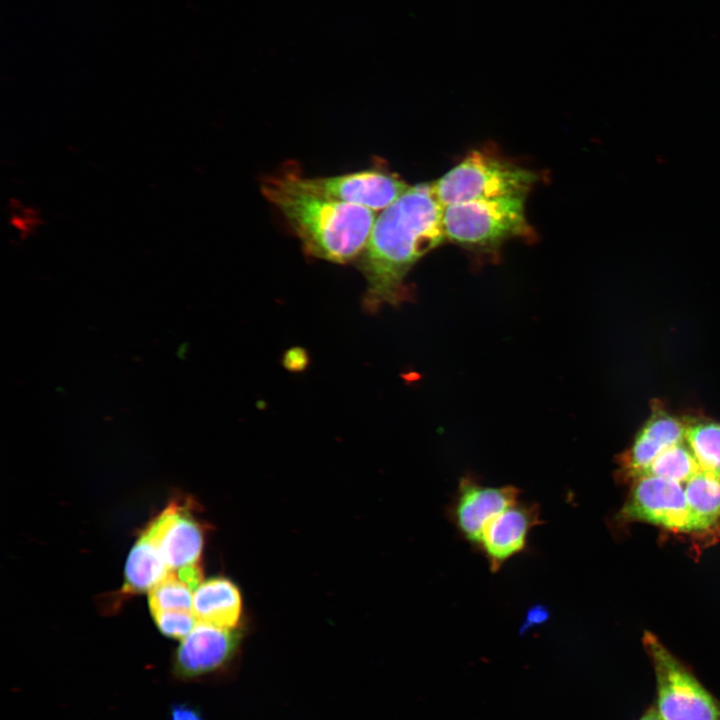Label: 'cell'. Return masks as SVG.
<instances>
[{
  "instance_id": "obj_1",
  "label": "cell",
  "mask_w": 720,
  "mask_h": 720,
  "mask_svg": "<svg viewBox=\"0 0 720 720\" xmlns=\"http://www.w3.org/2000/svg\"><path fill=\"white\" fill-rule=\"evenodd\" d=\"M444 240L443 207L432 183L410 186L377 215L359 256L367 281L366 309L376 311L385 304L401 302L411 268Z\"/></svg>"
},
{
  "instance_id": "obj_2",
  "label": "cell",
  "mask_w": 720,
  "mask_h": 720,
  "mask_svg": "<svg viewBox=\"0 0 720 720\" xmlns=\"http://www.w3.org/2000/svg\"><path fill=\"white\" fill-rule=\"evenodd\" d=\"M296 167L266 176L261 193L281 214L312 257L345 264L361 255L377 212L344 203L304 188Z\"/></svg>"
},
{
  "instance_id": "obj_3",
  "label": "cell",
  "mask_w": 720,
  "mask_h": 720,
  "mask_svg": "<svg viewBox=\"0 0 720 720\" xmlns=\"http://www.w3.org/2000/svg\"><path fill=\"white\" fill-rule=\"evenodd\" d=\"M527 195H510L452 204L443 208L445 237L474 251L490 252L534 231L525 213Z\"/></svg>"
},
{
  "instance_id": "obj_4",
  "label": "cell",
  "mask_w": 720,
  "mask_h": 720,
  "mask_svg": "<svg viewBox=\"0 0 720 720\" xmlns=\"http://www.w3.org/2000/svg\"><path fill=\"white\" fill-rule=\"evenodd\" d=\"M538 175L488 149L468 153L456 166L432 183L442 207L461 202L510 195H527Z\"/></svg>"
},
{
  "instance_id": "obj_5",
  "label": "cell",
  "mask_w": 720,
  "mask_h": 720,
  "mask_svg": "<svg viewBox=\"0 0 720 720\" xmlns=\"http://www.w3.org/2000/svg\"><path fill=\"white\" fill-rule=\"evenodd\" d=\"M643 645L656 682V705L662 720H720V700L650 632Z\"/></svg>"
},
{
  "instance_id": "obj_6",
  "label": "cell",
  "mask_w": 720,
  "mask_h": 720,
  "mask_svg": "<svg viewBox=\"0 0 720 720\" xmlns=\"http://www.w3.org/2000/svg\"><path fill=\"white\" fill-rule=\"evenodd\" d=\"M297 179L311 192L375 212L386 209L410 187L383 165L327 177H306L297 172Z\"/></svg>"
},
{
  "instance_id": "obj_7",
  "label": "cell",
  "mask_w": 720,
  "mask_h": 720,
  "mask_svg": "<svg viewBox=\"0 0 720 720\" xmlns=\"http://www.w3.org/2000/svg\"><path fill=\"white\" fill-rule=\"evenodd\" d=\"M621 515L676 532L697 531L683 484L661 477L636 478Z\"/></svg>"
},
{
  "instance_id": "obj_8",
  "label": "cell",
  "mask_w": 720,
  "mask_h": 720,
  "mask_svg": "<svg viewBox=\"0 0 720 720\" xmlns=\"http://www.w3.org/2000/svg\"><path fill=\"white\" fill-rule=\"evenodd\" d=\"M241 640V631L197 622L182 639L172 663V673L178 680H194L213 673L227 664Z\"/></svg>"
},
{
  "instance_id": "obj_9",
  "label": "cell",
  "mask_w": 720,
  "mask_h": 720,
  "mask_svg": "<svg viewBox=\"0 0 720 720\" xmlns=\"http://www.w3.org/2000/svg\"><path fill=\"white\" fill-rule=\"evenodd\" d=\"M144 531L156 544L169 572L200 566L203 531L184 506L169 504Z\"/></svg>"
},
{
  "instance_id": "obj_10",
  "label": "cell",
  "mask_w": 720,
  "mask_h": 720,
  "mask_svg": "<svg viewBox=\"0 0 720 720\" xmlns=\"http://www.w3.org/2000/svg\"><path fill=\"white\" fill-rule=\"evenodd\" d=\"M520 490L513 486H484L471 477L461 479L450 516L458 531L477 545L486 525L518 501Z\"/></svg>"
},
{
  "instance_id": "obj_11",
  "label": "cell",
  "mask_w": 720,
  "mask_h": 720,
  "mask_svg": "<svg viewBox=\"0 0 720 720\" xmlns=\"http://www.w3.org/2000/svg\"><path fill=\"white\" fill-rule=\"evenodd\" d=\"M541 523L536 504L517 501L496 515L484 528L478 543L490 569L497 571L505 561L523 551L530 530Z\"/></svg>"
},
{
  "instance_id": "obj_12",
  "label": "cell",
  "mask_w": 720,
  "mask_h": 720,
  "mask_svg": "<svg viewBox=\"0 0 720 720\" xmlns=\"http://www.w3.org/2000/svg\"><path fill=\"white\" fill-rule=\"evenodd\" d=\"M686 428L677 418L657 410L641 428L624 457L628 476L641 477L657 456L685 440Z\"/></svg>"
},
{
  "instance_id": "obj_13",
  "label": "cell",
  "mask_w": 720,
  "mask_h": 720,
  "mask_svg": "<svg viewBox=\"0 0 720 720\" xmlns=\"http://www.w3.org/2000/svg\"><path fill=\"white\" fill-rule=\"evenodd\" d=\"M192 611L198 622L236 628L242 611L240 591L223 577L202 581L194 592Z\"/></svg>"
},
{
  "instance_id": "obj_14",
  "label": "cell",
  "mask_w": 720,
  "mask_h": 720,
  "mask_svg": "<svg viewBox=\"0 0 720 720\" xmlns=\"http://www.w3.org/2000/svg\"><path fill=\"white\" fill-rule=\"evenodd\" d=\"M169 573L154 541L145 531L130 550L124 574V594L149 592Z\"/></svg>"
},
{
  "instance_id": "obj_15",
  "label": "cell",
  "mask_w": 720,
  "mask_h": 720,
  "mask_svg": "<svg viewBox=\"0 0 720 720\" xmlns=\"http://www.w3.org/2000/svg\"><path fill=\"white\" fill-rule=\"evenodd\" d=\"M202 581L200 566L169 572L162 581L148 592L151 614L169 611H192L193 595Z\"/></svg>"
},
{
  "instance_id": "obj_16",
  "label": "cell",
  "mask_w": 720,
  "mask_h": 720,
  "mask_svg": "<svg viewBox=\"0 0 720 720\" xmlns=\"http://www.w3.org/2000/svg\"><path fill=\"white\" fill-rule=\"evenodd\" d=\"M685 496L697 531L720 518V476L700 469L684 484Z\"/></svg>"
},
{
  "instance_id": "obj_17",
  "label": "cell",
  "mask_w": 720,
  "mask_h": 720,
  "mask_svg": "<svg viewBox=\"0 0 720 720\" xmlns=\"http://www.w3.org/2000/svg\"><path fill=\"white\" fill-rule=\"evenodd\" d=\"M700 469L694 453L682 442L657 456L642 476L651 475L685 484Z\"/></svg>"
},
{
  "instance_id": "obj_18",
  "label": "cell",
  "mask_w": 720,
  "mask_h": 720,
  "mask_svg": "<svg viewBox=\"0 0 720 720\" xmlns=\"http://www.w3.org/2000/svg\"><path fill=\"white\" fill-rule=\"evenodd\" d=\"M688 446L700 467L720 476V424L701 422L686 428Z\"/></svg>"
},
{
  "instance_id": "obj_19",
  "label": "cell",
  "mask_w": 720,
  "mask_h": 720,
  "mask_svg": "<svg viewBox=\"0 0 720 720\" xmlns=\"http://www.w3.org/2000/svg\"><path fill=\"white\" fill-rule=\"evenodd\" d=\"M162 634L173 639H184L197 624L192 611H169L152 614Z\"/></svg>"
},
{
  "instance_id": "obj_20",
  "label": "cell",
  "mask_w": 720,
  "mask_h": 720,
  "mask_svg": "<svg viewBox=\"0 0 720 720\" xmlns=\"http://www.w3.org/2000/svg\"><path fill=\"white\" fill-rule=\"evenodd\" d=\"M283 363L289 370H303L308 363V356L302 348L294 347L285 353Z\"/></svg>"
},
{
  "instance_id": "obj_21",
  "label": "cell",
  "mask_w": 720,
  "mask_h": 720,
  "mask_svg": "<svg viewBox=\"0 0 720 720\" xmlns=\"http://www.w3.org/2000/svg\"><path fill=\"white\" fill-rule=\"evenodd\" d=\"M169 720H204L201 712L189 704L178 703L171 708Z\"/></svg>"
},
{
  "instance_id": "obj_22",
  "label": "cell",
  "mask_w": 720,
  "mask_h": 720,
  "mask_svg": "<svg viewBox=\"0 0 720 720\" xmlns=\"http://www.w3.org/2000/svg\"><path fill=\"white\" fill-rule=\"evenodd\" d=\"M548 616L549 614L544 607L537 606L530 609L527 613V617L521 631L523 632L525 629H528L531 626L545 622Z\"/></svg>"
},
{
  "instance_id": "obj_23",
  "label": "cell",
  "mask_w": 720,
  "mask_h": 720,
  "mask_svg": "<svg viewBox=\"0 0 720 720\" xmlns=\"http://www.w3.org/2000/svg\"><path fill=\"white\" fill-rule=\"evenodd\" d=\"M638 720H662L654 706L650 707Z\"/></svg>"
}]
</instances>
